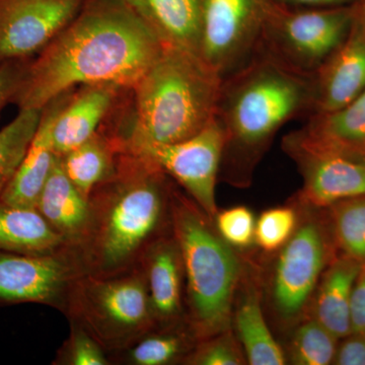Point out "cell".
I'll return each mask as SVG.
<instances>
[{
  "label": "cell",
  "instance_id": "8992f818",
  "mask_svg": "<svg viewBox=\"0 0 365 365\" xmlns=\"http://www.w3.org/2000/svg\"><path fill=\"white\" fill-rule=\"evenodd\" d=\"M294 203L299 209L297 230L273 254L267 275L262 270L264 307L277 330L287 334L309 317L319 280L332 261V239L321 209Z\"/></svg>",
  "mask_w": 365,
  "mask_h": 365
},
{
  "label": "cell",
  "instance_id": "e575fe53",
  "mask_svg": "<svg viewBox=\"0 0 365 365\" xmlns=\"http://www.w3.org/2000/svg\"><path fill=\"white\" fill-rule=\"evenodd\" d=\"M350 319L352 333L365 334V269H362L353 287Z\"/></svg>",
  "mask_w": 365,
  "mask_h": 365
},
{
  "label": "cell",
  "instance_id": "603a6c76",
  "mask_svg": "<svg viewBox=\"0 0 365 365\" xmlns=\"http://www.w3.org/2000/svg\"><path fill=\"white\" fill-rule=\"evenodd\" d=\"M197 342L186 322L173 326H155L130 345L109 356L112 365L182 364Z\"/></svg>",
  "mask_w": 365,
  "mask_h": 365
},
{
  "label": "cell",
  "instance_id": "d590c367",
  "mask_svg": "<svg viewBox=\"0 0 365 365\" xmlns=\"http://www.w3.org/2000/svg\"><path fill=\"white\" fill-rule=\"evenodd\" d=\"M278 4L292 9H328L352 6L359 0H275Z\"/></svg>",
  "mask_w": 365,
  "mask_h": 365
},
{
  "label": "cell",
  "instance_id": "4fadbf2b",
  "mask_svg": "<svg viewBox=\"0 0 365 365\" xmlns=\"http://www.w3.org/2000/svg\"><path fill=\"white\" fill-rule=\"evenodd\" d=\"M83 0H0V64L40 53L78 16Z\"/></svg>",
  "mask_w": 365,
  "mask_h": 365
},
{
  "label": "cell",
  "instance_id": "4dcf8cb0",
  "mask_svg": "<svg viewBox=\"0 0 365 365\" xmlns=\"http://www.w3.org/2000/svg\"><path fill=\"white\" fill-rule=\"evenodd\" d=\"M184 365L248 364L246 355L232 329L197 342Z\"/></svg>",
  "mask_w": 365,
  "mask_h": 365
},
{
  "label": "cell",
  "instance_id": "3957f363",
  "mask_svg": "<svg viewBox=\"0 0 365 365\" xmlns=\"http://www.w3.org/2000/svg\"><path fill=\"white\" fill-rule=\"evenodd\" d=\"M313 76L283 66L261 49L223 78L215 119L225 132L220 175L235 186L255 168L287 122L313 114Z\"/></svg>",
  "mask_w": 365,
  "mask_h": 365
},
{
  "label": "cell",
  "instance_id": "5b68a950",
  "mask_svg": "<svg viewBox=\"0 0 365 365\" xmlns=\"http://www.w3.org/2000/svg\"><path fill=\"white\" fill-rule=\"evenodd\" d=\"M172 232L185 270V322L200 341L232 328L246 257L218 234L215 222L175 186Z\"/></svg>",
  "mask_w": 365,
  "mask_h": 365
},
{
  "label": "cell",
  "instance_id": "74e56055",
  "mask_svg": "<svg viewBox=\"0 0 365 365\" xmlns=\"http://www.w3.org/2000/svg\"><path fill=\"white\" fill-rule=\"evenodd\" d=\"M124 1L130 4L132 7H134L139 14H143L144 18L146 19V9L144 0H124ZM146 20H148V19H146Z\"/></svg>",
  "mask_w": 365,
  "mask_h": 365
},
{
  "label": "cell",
  "instance_id": "277c9868",
  "mask_svg": "<svg viewBox=\"0 0 365 365\" xmlns=\"http://www.w3.org/2000/svg\"><path fill=\"white\" fill-rule=\"evenodd\" d=\"M223 78L200 53L165 44L134 86L135 118L118 143L128 150L144 143L191 138L215 118Z\"/></svg>",
  "mask_w": 365,
  "mask_h": 365
},
{
  "label": "cell",
  "instance_id": "52a82bcc",
  "mask_svg": "<svg viewBox=\"0 0 365 365\" xmlns=\"http://www.w3.org/2000/svg\"><path fill=\"white\" fill-rule=\"evenodd\" d=\"M64 314L83 326L109 355L155 326L140 266L111 276H81Z\"/></svg>",
  "mask_w": 365,
  "mask_h": 365
},
{
  "label": "cell",
  "instance_id": "ffe728a7",
  "mask_svg": "<svg viewBox=\"0 0 365 365\" xmlns=\"http://www.w3.org/2000/svg\"><path fill=\"white\" fill-rule=\"evenodd\" d=\"M117 90L119 88L112 85L85 86L73 100L62 106L52 131L57 155H66L97 133Z\"/></svg>",
  "mask_w": 365,
  "mask_h": 365
},
{
  "label": "cell",
  "instance_id": "9c48e42d",
  "mask_svg": "<svg viewBox=\"0 0 365 365\" xmlns=\"http://www.w3.org/2000/svg\"><path fill=\"white\" fill-rule=\"evenodd\" d=\"M83 275L71 247L46 255L0 251V307L38 304L64 314L72 287Z\"/></svg>",
  "mask_w": 365,
  "mask_h": 365
},
{
  "label": "cell",
  "instance_id": "7c38bea8",
  "mask_svg": "<svg viewBox=\"0 0 365 365\" xmlns=\"http://www.w3.org/2000/svg\"><path fill=\"white\" fill-rule=\"evenodd\" d=\"M282 148L304 179L294 202L327 209L340 201L365 198V157L309 148L290 134L283 138Z\"/></svg>",
  "mask_w": 365,
  "mask_h": 365
},
{
  "label": "cell",
  "instance_id": "9a60e30c",
  "mask_svg": "<svg viewBox=\"0 0 365 365\" xmlns=\"http://www.w3.org/2000/svg\"><path fill=\"white\" fill-rule=\"evenodd\" d=\"M155 326L185 322V270L174 235H163L146 250L140 263Z\"/></svg>",
  "mask_w": 365,
  "mask_h": 365
},
{
  "label": "cell",
  "instance_id": "ba28073f",
  "mask_svg": "<svg viewBox=\"0 0 365 365\" xmlns=\"http://www.w3.org/2000/svg\"><path fill=\"white\" fill-rule=\"evenodd\" d=\"M352 24L351 6L292 9L271 0L258 49L292 71L314 76L347 39Z\"/></svg>",
  "mask_w": 365,
  "mask_h": 365
},
{
  "label": "cell",
  "instance_id": "f35d334b",
  "mask_svg": "<svg viewBox=\"0 0 365 365\" xmlns=\"http://www.w3.org/2000/svg\"><path fill=\"white\" fill-rule=\"evenodd\" d=\"M362 269H365V264L364 266H362Z\"/></svg>",
  "mask_w": 365,
  "mask_h": 365
},
{
  "label": "cell",
  "instance_id": "cb8c5ba5",
  "mask_svg": "<svg viewBox=\"0 0 365 365\" xmlns=\"http://www.w3.org/2000/svg\"><path fill=\"white\" fill-rule=\"evenodd\" d=\"M121 151L114 137L98 131L85 143L58 157L66 176L88 199L93 190L113 176Z\"/></svg>",
  "mask_w": 365,
  "mask_h": 365
},
{
  "label": "cell",
  "instance_id": "d4e9b609",
  "mask_svg": "<svg viewBox=\"0 0 365 365\" xmlns=\"http://www.w3.org/2000/svg\"><path fill=\"white\" fill-rule=\"evenodd\" d=\"M146 19L165 44L200 53L204 0H144Z\"/></svg>",
  "mask_w": 365,
  "mask_h": 365
},
{
  "label": "cell",
  "instance_id": "836d02e7",
  "mask_svg": "<svg viewBox=\"0 0 365 365\" xmlns=\"http://www.w3.org/2000/svg\"><path fill=\"white\" fill-rule=\"evenodd\" d=\"M333 364L365 365V334L351 333L343 338Z\"/></svg>",
  "mask_w": 365,
  "mask_h": 365
},
{
  "label": "cell",
  "instance_id": "7402d4cb",
  "mask_svg": "<svg viewBox=\"0 0 365 365\" xmlns=\"http://www.w3.org/2000/svg\"><path fill=\"white\" fill-rule=\"evenodd\" d=\"M66 242L36 208L0 199V251L26 255L54 254Z\"/></svg>",
  "mask_w": 365,
  "mask_h": 365
},
{
  "label": "cell",
  "instance_id": "8d00e7d4",
  "mask_svg": "<svg viewBox=\"0 0 365 365\" xmlns=\"http://www.w3.org/2000/svg\"><path fill=\"white\" fill-rule=\"evenodd\" d=\"M353 26L365 33V0H359L351 6Z\"/></svg>",
  "mask_w": 365,
  "mask_h": 365
},
{
  "label": "cell",
  "instance_id": "f1b7e54d",
  "mask_svg": "<svg viewBox=\"0 0 365 365\" xmlns=\"http://www.w3.org/2000/svg\"><path fill=\"white\" fill-rule=\"evenodd\" d=\"M299 223V209L292 203L267 209L256 220L255 245L268 255L279 251L294 234Z\"/></svg>",
  "mask_w": 365,
  "mask_h": 365
},
{
  "label": "cell",
  "instance_id": "ac0fdd59",
  "mask_svg": "<svg viewBox=\"0 0 365 365\" xmlns=\"http://www.w3.org/2000/svg\"><path fill=\"white\" fill-rule=\"evenodd\" d=\"M289 134L309 148L365 157V91L340 109L312 115Z\"/></svg>",
  "mask_w": 365,
  "mask_h": 365
},
{
  "label": "cell",
  "instance_id": "1f68e13d",
  "mask_svg": "<svg viewBox=\"0 0 365 365\" xmlns=\"http://www.w3.org/2000/svg\"><path fill=\"white\" fill-rule=\"evenodd\" d=\"M215 225L220 237L237 251L254 246L256 220L253 211L247 206L218 210Z\"/></svg>",
  "mask_w": 365,
  "mask_h": 365
},
{
  "label": "cell",
  "instance_id": "7a4b0ae2",
  "mask_svg": "<svg viewBox=\"0 0 365 365\" xmlns=\"http://www.w3.org/2000/svg\"><path fill=\"white\" fill-rule=\"evenodd\" d=\"M175 185L157 165L130 151L88 197L91 217L76 249L83 272L111 276L138 267L150 245L172 232Z\"/></svg>",
  "mask_w": 365,
  "mask_h": 365
},
{
  "label": "cell",
  "instance_id": "e0dca14e",
  "mask_svg": "<svg viewBox=\"0 0 365 365\" xmlns=\"http://www.w3.org/2000/svg\"><path fill=\"white\" fill-rule=\"evenodd\" d=\"M59 98L52 101L43 109L39 127L25 158L0 196V199L6 202L21 207L36 208L57 158L52 131L55 119L63 106Z\"/></svg>",
  "mask_w": 365,
  "mask_h": 365
},
{
  "label": "cell",
  "instance_id": "83f0119b",
  "mask_svg": "<svg viewBox=\"0 0 365 365\" xmlns=\"http://www.w3.org/2000/svg\"><path fill=\"white\" fill-rule=\"evenodd\" d=\"M330 209L331 230L344 256L365 264V198L348 199Z\"/></svg>",
  "mask_w": 365,
  "mask_h": 365
},
{
  "label": "cell",
  "instance_id": "f546056e",
  "mask_svg": "<svg viewBox=\"0 0 365 365\" xmlns=\"http://www.w3.org/2000/svg\"><path fill=\"white\" fill-rule=\"evenodd\" d=\"M68 322V337L57 350L52 364L112 365L107 350L83 326Z\"/></svg>",
  "mask_w": 365,
  "mask_h": 365
},
{
  "label": "cell",
  "instance_id": "5bb4252c",
  "mask_svg": "<svg viewBox=\"0 0 365 365\" xmlns=\"http://www.w3.org/2000/svg\"><path fill=\"white\" fill-rule=\"evenodd\" d=\"M232 329L251 365H283L287 354L268 325L263 302L260 264L246 257L232 309Z\"/></svg>",
  "mask_w": 365,
  "mask_h": 365
},
{
  "label": "cell",
  "instance_id": "8fae6325",
  "mask_svg": "<svg viewBox=\"0 0 365 365\" xmlns=\"http://www.w3.org/2000/svg\"><path fill=\"white\" fill-rule=\"evenodd\" d=\"M271 0H204L201 55L223 78L241 68L260 46Z\"/></svg>",
  "mask_w": 365,
  "mask_h": 365
},
{
  "label": "cell",
  "instance_id": "6da1fadb",
  "mask_svg": "<svg viewBox=\"0 0 365 365\" xmlns=\"http://www.w3.org/2000/svg\"><path fill=\"white\" fill-rule=\"evenodd\" d=\"M153 25L127 2L86 9L30 62L13 103L43 110L73 86L134 88L165 48Z\"/></svg>",
  "mask_w": 365,
  "mask_h": 365
},
{
  "label": "cell",
  "instance_id": "d6986e66",
  "mask_svg": "<svg viewBox=\"0 0 365 365\" xmlns=\"http://www.w3.org/2000/svg\"><path fill=\"white\" fill-rule=\"evenodd\" d=\"M36 209L53 230L61 235L67 246L74 250L78 248L88 232L90 202L66 176L58 155Z\"/></svg>",
  "mask_w": 365,
  "mask_h": 365
},
{
  "label": "cell",
  "instance_id": "484cf974",
  "mask_svg": "<svg viewBox=\"0 0 365 365\" xmlns=\"http://www.w3.org/2000/svg\"><path fill=\"white\" fill-rule=\"evenodd\" d=\"M287 350V364L328 365L333 364L338 339L316 319L307 317L289 333Z\"/></svg>",
  "mask_w": 365,
  "mask_h": 365
},
{
  "label": "cell",
  "instance_id": "4316f807",
  "mask_svg": "<svg viewBox=\"0 0 365 365\" xmlns=\"http://www.w3.org/2000/svg\"><path fill=\"white\" fill-rule=\"evenodd\" d=\"M43 110H20L0 130V196L9 186L39 127Z\"/></svg>",
  "mask_w": 365,
  "mask_h": 365
},
{
  "label": "cell",
  "instance_id": "44dd1931",
  "mask_svg": "<svg viewBox=\"0 0 365 365\" xmlns=\"http://www.w3.org/2000/svg\"><path fill=\"white\" fill-rule=\"evenodd\" d=\"M362 264L343 256L331 261L322 275L309 317L318 321L338 339L352 333L350 304Z\"/></svg>",
  "mask_w": 365,
  "mask_h": 365
},
{
  "label": "cell",
  "instance_id": "30bf717a",
  "mask_svg": "<svg viewBox=\"0 0 365 365\" xmlns=\"http://www.w3.org/2000/svg\"><path fill=\"white\" fill-rule=\"evenodd\" d=\"M225 143V132L215 118L202 131L186 140L144 143L124 151L143 155L157 165L215 222L218 211L215 187Z\"/></svg>",
  "mask_w": 365,
  "mask_h": 365
},
{
  "label": "cell",
  "instance_id": "2e32d148",
  "mask_svg": "<svg viewBox=\"0 0 365 365\" xmlns=\"http://www.w3.org/2000/svg\"><path fill=\"white\" fill-rule=\"evenodd\" d=\"M313 81L312 115L335 111L359 97L365 91V33L352 24L347 39L316 71Z\"/></svg>",
  "mask_w": 365,
  "mask_h": 365
},
{
  "label": "cell",
  "instance_id": "d6a6232c",
  "mask_svg": "<svg viewBox=\"0 0 365 365\" xmlns=\"http://www.w3.org/2000/svg\"><path fill=\"white\" fill-rule=\"evenodd\" d=\"M28 59H13L0 64V112L20 90L28 71Z\"/></svg>",
  "mask_w": 365,
  "mask_h": 365
}]
</instances>
